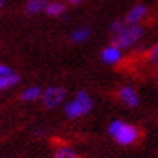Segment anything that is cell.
Segmentation results:
<instances>
[{
  "mask_svg": "<svg viewBox=\"0 0 158 158\" xmlns=\"http://www.w3.org/2000/svg\"><path fill=\"white\" fill-rule=\"evenodd\" d=\"M109 134L122 145H129L138 138V129L132 125L123 123L120 120H115L110 123Z\"/></svg>",
  "mask_w": 158,
  "mask_h": 158,
  "instance_id": "6da1fadb",
  "label": "cell"
},
{
  "mask_svg": "<svg viewBox=\"0 0 158 158\" xmlns=\"http://www.w3.org/2000/svg\"><path fill=\"white\" fill-rule=\"evenodd\" d=\"M93 107V100L86 91H78L76 94V99L65 105V113L68 118H80L86 115L87 112Z\"/></svg>",
  "mask_w": 158,
  "mask_h": 158,
  "instance_id": "7a4b0ae2",
  "label": "cell"
},
{
  "mask_svg": "<svg viewBox=\"0 0 158 158\" xmlns=\"http://www.w3.org/2000/svg\"><path fill=\"white\" fill-rule=\"evenodd\" d=\"M142 28L136 25H129V26H126V28L119 32V34H116L112 39V45H115L118 47L119 49L122 48H128L131 45H134L135 42H138L141 36H142Z\"/></svg>",
  "mask_w": 158,
  "mask_h": 158,
  "instance_id": "3957f363",
  "label": "cell"
},
{
  "mask_svg": "<svg viewBox=\"0 0 158 158\" xmlns=\"http://www.w3.org/2000/svg\"><path fill=\"white\" fill-rule=\"evenodd\" d=\"M42 99H44V105L47 107H49V109L57 107L65 99V90L62 87H49V89L45 90Z\"/></svg>",
  "mask_w": 158,
  "mask_h": 158,
  "instance_id": "277c9868",
  "label": "cell"
},
{
  "mask_svg": "<svg viewBox=\"0 0 158 158\" xmlns=\"http://www.w3.org/2000/svg\"><path fill=\"white\" fill-rule=\"evenodd\" d=\"M120 100L129 107H136L139 105V97L132 87H122L119 91Z\"/></svg>",
  "mask_w": 158,
  "mask_h": 158,
  "instance_id": "5b68a950",
  "label": "cell"
},
{
  "mask_svg": "<svg viewBox=\"0 0 158 158\" xmlns=\"http://www.w3.org/2000/svg\"><path fill=\"white\" fill-rule=\"evenodd\" d=\"M147 15V6L145 5H136L135 7L129 10V13L126 15V23L128 25H136L139 20Z\"/></svg>",
  "mask_w": 158,
  "mask_h": 158,
  "instance_id": "8992f818",
  "label": "cell"
},
{
  "mask_svg": "<svg viewBox=\"0 0 158 158\" xmlns=\"http://www.w3.org/2000/svg\"><path fill=\"white\" fill-rule=\"evenodd\" d=\"M122 54H120V49L115 45H110L107 48L103 49L102 52V60L106 62V64H116V62L120 60Z\"/></svg>",
  "mask_w": 158,
  "mask_h": 158,
  "instance_id": "52a82bcc",
  "label": "cell"
},
{
  "mask_svg": "<svg viewBox=\"0 0 158 158\" xmlns=\"http://www.w3.org/2000/svg\"><path fill=\"white\" fill-rule=\"evenodd\" d=\"M45 12L48 16H61L65 12V6L61 2H51V3H47Z\"/></svg>",
  "mask_w": 158,
  "mask_h": 158,
  "instance_id": "ba28073f",
  "label": "cell"
},
{
  "mask_svg": "<svg viewBox=\"0 0 158 158\" xmlns=\"http://www.w3.org/2000/svg\"><path fill=\"white\" fill-rule=\"evenodd\" d=\"M47 7V0H29L26 3V12L29 15H36Z\"/></svg>",
  "mask_w": 158,
  "mask_h": 158,
  "instance_id": "9c48e42d",
  "label": "cell"
},
{
  "mask_svg": "<svg viewBox=\"0 0 158 158\" xmlns=\"http://www.w3.org/2000/svg\"><path fill=\"white\" fill-rule=\"evenodd\" d=\"M42 96V90L39 89V87H28L26 90L20 94V99L25 102H31V100H36L39 97Z\"/></svg>",
  "mask_w": 158,
  "mask_h": 158,
  "instance_id": "30bf717a",
  "label": "cell"
},
{
  "mask_svg": "<svg viewBox=\"0 0 158 158\" xmlns=\"http://www.w3.org/2000/svg\"><path fill=\"white\" fill-rule=\"evenodd\" d=\"M90 35H91V31L89 28H80V29H77V31L73 32L71 41L76 44L84 42V41H87V39L90 38Z\"/></svg>",
  "mask_w": 158,
  "mask_h": 158,
  "instance_id": "8fae6325",
  "label": "cell"
},
{
  "mask_svg": "<svg viewBox=\"0 0 158 158\" xmlns=\"http://www.w3.org/2000/svg\"><path fill=\"white\" fill-rule=\"evenodd\" d=\"M19 80H20V77L18 76V74H15V73H12L10 76L2 77V78H0V90H5L7 87H12V86H15V84H18Z\"/></svg>",
  "mask_w": 158,
  "mask_h": 158,
  "instance_id": "7c38bea8",
  "label": "cell"
},
{
  "mask_svg": "<svg viewBox=\"0 0 158 158\" xmlns=\"http://www.w3.org/2000/svg\"><path fill=\"white\" fill-rule=\"evenodd\" d=\"M55 158H78V155L71 148H60L55 152Z\"/></svg>",
  "mask_w": 158,
  "mask_h": 158,
  "instance_id": "4fadbf2b",
  "label": "cell"
},
{
  "mask_svg": "<svg viewBox=\"0 0 158 158\" xmlns=\"http://www.w3.org/2000/svg\"><path fill=\"white\" fill-rule=\"evenodd\" d=\"M126 28V22H123V20H116V22H113V23L110 25V32L112 34H119V32H122L123 29Z\"/></svg>",
  "mask_w": 158,
  "mask_h": 158,
  "instance_id": "5bb4252c",
  "label": "cell"
},
{
  "mask_svg": "<svg viewBox=\"0 0 158 158\" xmlns=\"http://www.w3.org/2000/svg\"><path fill=\"white\" fill-rule=\"evenodd\" d=\"M149 61L154 62V64H158V44L149 51Z\"/></svg>",
  "mask_w": 158,
  "mask_h": 158,
  "instance_id": "9a60e30c",
  "label": "cell"
},
{
  "mask_svg": "<svg viewBox=\"0 0 158 158\" xmlns=\"http://www.w3.org/2000/svg\"><path fill=\"white\" fill-rule=\"evenodd\" d=\"M10 74H12V70L7 65H5V64H0V78L6 76H10Z\"/></svg>",
  "mask_w": 158,
  "mask_h": 158,
  "instance_id": "2e32d148",
  "label": "cell"
},
{
  "mask_svg": "<svg viewBox=\"0 0 158 158\" xmlns=\"http://www.w3.org/2000/svg\"><path fill=\"white\" fill-rule=\"evenodd\" d=\"M68 2H70L71 5H80V3H81L83 0H68Z\"/></svg>",
  "mask_w": 158,
  "mask_h": 158,
  "instance_id": "e0dca14e",
  "label": "cell"
},
{
  "mask_svg": "<svg viewBox=\"0 0 158 158\" xmlns=\"http://www.w3.org/2000/svg\"><path fill=\"white\" fill-rule=\"evenodd\" d=\"M5 2H6V0H0V9H3V6H5Z\"/></svg>",
  "mask_w": 158,
  "mask_h": 158,
  "instance_id": "ac0fdd59",
  "label": "cell"
}]
</instances>
